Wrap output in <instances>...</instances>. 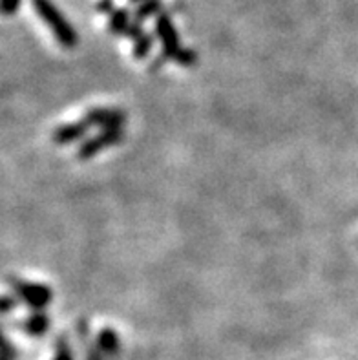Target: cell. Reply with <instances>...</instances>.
<instances>
[{
  "label": "cell",
  "mask_w": 358,
  "mask_h": 360,
  "mask_svg": "<svg viewBox=\"0 0 358 360\" xmlns=\"http://www.w3.org/2000/svg\"><path fill=\"white\" fill-rule=\"evenodd\" d=\"M32 6L42 22L48 24L50 32L53 33V37L63 48L72 50V48L77 46V32L73 30L72 24L66 20V17L60 13L59 8H57L51 0H32Z\"/></svg>",
  "instance_id": "1"
},
{
  "label": "cell",
  "mask_w": 358,
  "mask_h": 360,
  "mask_svg": "<svg viewBox=\"0 0 358 360\" xmlns=\"http://www.w3.org/2000/svg\"><path fill=\"white\" fill-rule=\"evenodd\" d=\"M9 285L13 289V295L23 300L30 309L33 311H44L46 307L50 306L53 292H51L50 285L39 282H27V280L17 278L11 276L9 278Z\"/></svg>",
  "instance_id": "2"
},
{
  "label": "cell",
  "mask_w": 358,
  "mask_h": 360,
  "mask_svg": "<svg viewBox=\"0 0 358 360\" xmlns=\"http://www.w3.org/2000/svg\"><path fill=\"white\" fill-rule=\"evenodd\" d=\"M122 137H124V128H106V130H101L97 136L88 137L82 141V145L79 146L77 150V158L82 161L91 160L94 155H97L99 152L106 150L110 146H115L122 141Z\"/></svg>",
  "instance_id": "3"
},
{
  "label": "cell",
  "mask_w": 358,
  "mask_h": 360,
  "mask_svg": "<svg viewBox=\"0 0 358 360\" xmlns=\"http://www.w3.org/2000/svg\"><path fill=\"white\" fill-rule=\"evenodd\" d=\"M155 35L161 41L163 46V57L165 59L174 60L179 51H181V39H179V33H177L176 26H174L170 15L161 11V13L155 17Z\"/></svg>",
  "instance_id": "4"
},
{
  "label": "cell",
  "mask_w": 358,
  "mask_h": 360,
  "mask_svg": "<svg viewBox=\"0 0 358 360\" xmlns=\"http://www.w3.org/2000/svg\"><path fill=\"white\" fill-rule=\"evenodd\" d=\"M84 121L90 127H99L103 130L106 128H119L127 123V112L121 108H91L84 114Z\"/></svg>",
  "instance_id": "5"
},
{
  "label": "cell",
  "mask_w": 358,
  "mask_h": 360,
  "mask_svg": "<svg viewBox=\"0 0 358 360\" xmlns=\"http://www.w3.org/2000/svg\"><path fill=\"white\" fill-rule=\"evenodd\" d=\"M88 128H90V124H88L84 119H81V121H73V123L60 124V127H57L53 130L51 139H53L55 145H70V143L79 141V139H82V137L87 136Z\"/></svg>",
  "instance_id": "6"
},
{
  "label": "cell",
  "mask_w": 358,
  "mask_h": 360,
  "mask_svg": "<svg viewBox=\"0 0 358 360\" xmlns=\"http://www.w3.org/2000/svg\"><path fill=\"white\" fill-rule=\"evenodd\" d=\"M51 326L50 316L46 315L44 311H33L32 315L24 319L23 331L27 337H42L48 333V329Z\"/></svg>",
  "instance_id": "7"
},
{
  "label": "cell",
  "mask_w": 358,
  "mask_h": 360,
  "mask_svg": "<svg viewBox=\"0 0 358 360\" xmlns=\"http://www.w3.org/2000/svg\"><path fill=\"white\" fill-rule=\"evenodd\" d=\"M97 347L101 349V353L105 355V359H114L119 355V349H121V342H119V335L115 333L112 328L101 329L97 333Z\"/></svg>",
  "instance_id": "8"
},
{
  "label": "cell",
  "mask_w": 358,
  "mask_h": 360,
  "mask_svg": "<svg viewBox=\"0 0 358 360\" xmlns=\"http://www.w3.org/2000/svg\"><path fill=\"white\" fill-rule=\"evenodd\" d=\"M132 22L134 20H130V11L127 8H115L108 18V27L114 35H127Z\"/></svg>",
  "instance_id": "9"
},
{
  "label": "cell",
  "mask_w": 358,
  "mask_h": 360,
  "mask_svg": "<svg viewBox=\"0 0 358 360\" xmlns=\"http://www.w3.org/2000/svg\"><path fill=\"white\" fill-rule=\"evenodd\" d=\"M163 9V2L161 0H143L136 9V15H134V20L137 22H145L146 18L158 17Z\"/></svg>",
  "instance_id": "10"
},
{
  "label": "cell",
  "mask_w": 358,
  "mask_h": 360,
  "mask_svg": "<svg viewBox=\"0 0 358 360\" xmlns=\"http://www.w3.org/2000/svg\"><path fill=\"white\" fill-rule=\"evenodd\" d=\"M154 48V37L145 33V35H141L136 42H134V48H132V53L136 59H146L148 53Z\"/></svg>",
  "instance_id": "11"
},
{
  "label": "cell",
  "mask_w": 358,
  "mask_h": 360,
  "mask_svg": "<svg viewBox=\"0 0 358 360\" xmlns=\"http://www.w3.org/2000/svg\"><path fill=\"white\" fill-rule=\"evenodd\" d=\"M79 333H81V338L82 342H84V352H87V360H105V355L101 353V349L97 347V344H91L88 342V335H90V328H87V324L84 322H81V326H79Z\"/></svg>",
  "instance_id": "12"
},
{
  "label": "cell",
  "mask_w": 358,
  "mask_h": 360,
  "mask_svg": "<svg viewBox=\"0 0 358 360\" xmlns=\"http://www.w3.org/2000/svg\"><path fill=\"white\" fill-rule=\"evenodd\" d=\"M198 60V53L191 48H181V51L174 57V63L181 64V66H192Z\"/></svg>",
  "instance_id": "13"
},
{
  "label": "cell",
  "mask_w": 358,
  "mask_h": 360,
  "mask_svg": "<svg viewBox=\"0 0 358 360\" xmlns=\"http://www.w3.org/2000/svg\"><path fill=\"white\" fill-rule=\"evenodd\" d=\"M53 360H73L72 349H70L66 338H59L55 344V356Z\"/></svg>",
  "instance_id": "14"
},
{
  "label": "cell",
  "mask_w": 358,
  "mask_h": 360,
  "mask_svg": "<svg viewBox=\"0 0 358 360\" xmlns=\"http://www.w3.org/2000/svg\"><path fill=\"white\" fill-rule=\"evenodd\" d=\"M20 4H23V0H2V4H0V8H2V13L4 15H15L18 11V8H20Z\"/></svg>",
  "instance_id": "15"
},
{
  "label": "cell",
  "mask_w": 358,
  "mask_h": 360,
  "mask_svg": "<svg viewBox=\"0 0 358 360\" xmlns=\"http://www.w3.org/2000/svg\"><path fill=\"white\" fill-rule=\"evenodd\" d=\"M141 35H145V30H143V26H141V22H137V20H134V22L130 24V27H128L127 37H128V39H132V41H134V42H136Z\"/></svg>",
  "instance_id": "16"
},
{
  "label": "cell",
  "mask_w": 358,
  "mask_h": 360,
  "mask_svg": "<svg viewBox=\"0 0 358 360\" xmlns=\"http://www.w3.org/2000/svg\"><path fill=\"white\" fill-rule=\"evenodd\" d=\"M114 9V0H99V2H97V11H99V13H106L110 17Z\"/></svg>",
  "instance_id": "17"
},
{
  "label": "cell",
  "mask_w": 358,
  "mask_h": 360,
  "mask_svg": "<svg viewBox=\"0 0 358 360\" xmlns=\"http://www.w3.org/2000/svg\"><path fill=\"white\" fill-rule=\"evenodd\" d=\"M15 307H17V300H15L11 295H6V297L2 298V313H4V315H9Z\"/></svg>",
  "instance_id": "18"
},
{
  "label": "cell",
  "mask_w": 358,
  "mask_h": 360,
  "mask_svg": "<svg viewBox=\"0 0 358 360\" xmlns=\"http://www.w3.org/2000/svg\"><path fill=\"white\" fill-rule=\"evenodd\" d=\"M17 356V352H15V347L11 346L9 340H4V349H2V359L0 360H15Z\"/></svg>",
  "instance_id": "19"
},
{
  "label": "cell",
  "mask_w": 358,
  "mask_h": 360,
  "mask_svg": "<svg viewBox=\"0 0 358 360\" xmlns=\"http://www.w3.org/2000/svg\"><path fill=\"white\" fill-rule=\"evenodd\" d=\"M132 4H141V2H143V0H130Z\"/></svg>",
  "instance_id": "20"
}]
</instances>
